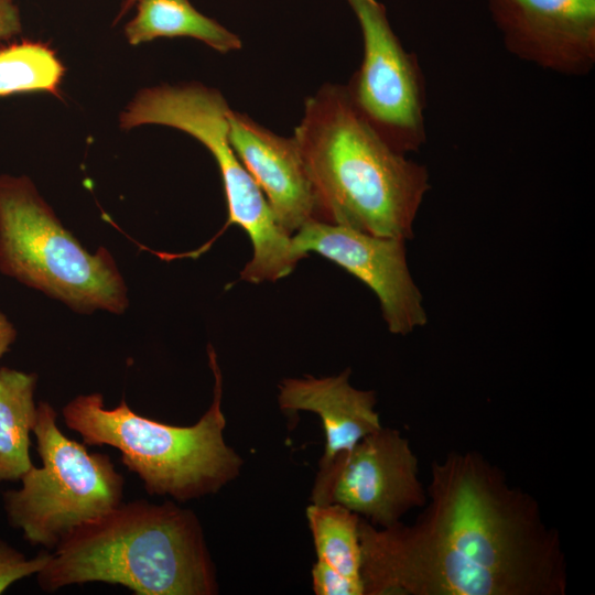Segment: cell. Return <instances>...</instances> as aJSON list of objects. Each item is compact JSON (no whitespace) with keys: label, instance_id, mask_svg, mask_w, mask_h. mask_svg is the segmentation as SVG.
<instances>
[{"label":"cell","instance_id":"6da1fadb","mask_svg":"<svg viewBox=\"0 0 595 595\" xmlns=\"http://www.w3.org/2000/svg\"><path fill=\"white\" fill-rule=\"evenodd\" d=\"M412 524L360 517L364 595H565L558 530L537 499L477 451L431 464Z\"/></svg>","mask_w":595,"mask_h":595},{"label":"cell","instance_id":"7a4b0ae2","mask_svg":"<svg viewBox=\"0 0 595 595\" xmlns=\"http://www.w3.org/2000/svg\"><path fill=\"white\" fill-rule=\"evenodd\" d=\"M293 138L312 186L314 220L412 237L429 173L376 133L345 85L326 83L305 99Z\"/></svg>","mask_w":595,"mask_h":595},{"label":"cell","instance_id":"3957f363","mask_svg":"<svg viewBox=\"0 0 595 595\" xmlns=\"http://www.w3.org/2000/svg\"><path fill=\"white\" fill-rule=\"evenodd\" d=\"M46 593L101 582L137 595H214L215 567L201 522L172 501L121 502L68 532L36 574Z\"/></svg>","mask_w":595,"mask_h":595},{"label":"cell","instance_id":"277c9868","mask_svg":"<svg viewBox=\"0 0 595 595\" xmlns=\"http://www.w3.org/2000/svg\"><path fill=\"white\" fill-rule=\"evenodd\" d=\"M208 361L215 381L213 401L193 425L149 419L123 399L108 409L97 392L68 401L62 409L64 423L86 445L118 450L122 464L138 475L149 495L184 502L216 494L238 476L244 461L224 440L223 377L212 346Z\"/></svg>","mask_w":595,"mask_h":595},{"label":"cell","instance_id":"5b68a950","mask_svg":"<svg viewBox=\"0 0 595 595\" xmlns=\"http://www.w3.org/2000/svg\"><path fill=\"white\" fill-rule=\"evenodd\" d=\"M230 107L223 94L199 83L148 87L120 113V128L162 125L198 140L215 159L224 186L227 221L249 237L252 257L240 272L250 283L288 277L304 257L275 220L266 197L248 173L228 139ZM223 229V230H224Z\"/></svg>","mask_w":595,"mask_h":595},{"label":"cell","instance_id":"8992f818","mask_svg":"<svg viewBox=\"0 0 595 595\" xmlns=\"http://www.w3.org/2000/svg\"><path fill=\"white\" fill-rule=\"evenodd\" d=\"M0 272L79 313L129 305L112 255L85 249L24 175H0Z\"/></svg>","mask_w":595,"mask_h":595},{"label":"cell","instance_id":"52a82bcc","mask_svg":"<svg viewBox=\"0 0 595 595\" xmlns=\"http://www.w3.org/2000/svg\"><path fill=\"white\" fill-rule=\"evenodd\" d=\"M32 433L42 466H32L19 489L3 493V508L29 543L53 550L73 529L121 504L125 479L109 455L89 453L61 431L48 402L37 403Z\"/></svg>","mask_w":595,"mask_h":595},{"label":"cell","instance_id":"ba28073f","mask_svg":"<svg viewBox=\"0 0 595 595\" xmlns=\"http://www.w3.org/2000/svg\"><path fill=\"white\" fill-rule=\"evenodd\" d=\"M363 36V60L346 89L356 110L392 149L407 154L426 141V86L416 55L394 33L378 0H346Z\"/></svg>","mask_w":595,"mask_h":595},{"label":"cell","instance_id":"9c48e42d","mask_svg":"<svg viewBox=\"0 0 595 595\" xmlns=\"http://www.w3.org/2000/svg\"><path fill=\"white\" fill-rule=\"evenodd\" d=\"M419 461L408 439L383 428L318 470L313 504H337L379 528L391 527L426 502Z\"/></svg>","mask_w":595,"mask_h":595},{"label":"cell","instance_id":"30bf717a","mask_svg":"<svg viewBox=\"0 0 595 595\" xmlns=\"http://www.w3.org/2000/svg\"><path fill=\"white\" fill-rule=\"evenodd\" d=\"M292 240L304 258L315 252L371 289L392 334L407 335L426 323L422 295L408 268L404 239L311 220Z\"/></svg>","mask_w":595,"mask_h":595},{"label":"cell","instance_id":"8fae6325","mask_svg":"<svg viewBox=\"0 0 595 595\" xmlns=\"http://www.w3.org/2000/svg\"><path fill=\"white\" fill-rule=\"evenodd\" d=\"M505 47L544 69L584 76L595 65V0H487Z\"/></svg>","mask_w":595,"mask_h":595},{"label":"cell","instance_id":"7c38bea8","mask_svg":"<svg viewBox=\"0 0 595 595\" xmlns=\"http://www.w3.org/2000/svg\"><path fill=\"white\" fill-rule=\"evenodd\" d=\"M228 139L277 220L291 236L314 220L315 202L296 142L230 108Z\"/></svg>","mask_w":595,"mask_h":595},{"label":"cell","instance_id":"4fadbf2b","mask_svg":"<svg viewBox=\"0 0 595 595\" xmlns=\"http://www.w3.org/2000/svg\"><path fill=\"white\" fill-rule=\"evenodd\" d=\"M349 375L346 369L331 377L286 378L279 386V407L288 416L310 411L322 420L326 444L318 470L382 426L375 392L354 388Z\"/></svg>","mask_w":595,"mask_h":595},{"label":"cell","instance_id":"5bb4252c","mask_svg":"<svg viewBox=\"0 0 595 595\" xmlns=\"http://www.w3.org/2000/svg\"><path fill=\"white\" fill-rule=\"evenodd\" d=\"M137 14L126 24L132 45L158 37L186 36L226 54L242 46L241 39L216 20L199 12L190 0H139Z\"/></svg>","mask_w":595,"mask_h":595},{"label":"cell","instance_id":"9a60e30c","mask_svg":"<svg viewBox=\"0 0 595 595\" xmlns=\"http://www.w3.org/2000/svg\"><path fill=\"white\" fill-rule=\"evenodd\" d=\"M37 376L0 368V482L20 480L34 466L30 435L36 421Z\"/></svg>","mask_w":595,"mask_h":595},{"label":"cell","instance_id":"2e32d148","mask_svg":"<svg viewBox=\"0 0 595 595\" xmlns=\"http://www.w3.org/2000/svg\"><path fill=\"white\" fill-rule=\"evenodd\" d=\"M316 563L360 587L361 551L359 541L360 517L337 504H312L306 508Z\"/></svg>","mask_w":595,"mask_h":595},{"label":"cell","instance_id":"e0dca14e","mask_svg":"<svg viewBox=\"0 0 595 595\" xmlns=\"http://www.w3.org/2000/svg\"><path fill=\"white\" fill-rule=\"evenodd\" d=\"M64 66L41 42H22L0 48V96L17 93L58 94Z\"/></svg>","mask_w":595,"mask_h":595},{"label":"cell","instance_id":"ac0fdd59","mask_svg":"<svg viewBox=\"0 0 595 595\" xmlns=\"http://www.w3.org/2000/svg\"><path fill=\"white\" fill-rule=\"evenodd\" d=\"M50 552L41 551L36 556L28 559L22 552L0 539V594L15 582L36 575L46 564Z\"/></svg>","mask_w":595,"mask_h":595},{"label":"cell","instance_id":"d6986e66","mask_svg":"<svg viewBox=\"0 0 595 595\" xmlns=\"http://www.w3.org/2000/svg\"><path fill=\"white\" fill-rule=\"evenodd\" d=\"M22 30L18 7L12 0H0V39H9Z\"/></svg>","mask_w":595,"mask_h":595},{"label":"cell","instance_id":"ffe728a7","mask_svg":"<svg viewBox=\"0 0 595 595\" xmlns=\"http://www.w3.org/2000/svg\"><path fill=\"white\" fill-rule=\"evenodd\" d=\"M17 338V329L6 314L0 312V358L9 351Z\"/></svg>","mask_w":595,"mask_h":595},{"label":"cell","instance_id":"44dd1931","mask_svg":"<svg viewBox=\"0 0 595 595\" xmlns=\"http://www.w3.org/2000/svg\"><path fill=\"white\" fill-rule=\"evenodd\" d=\"M139 0H126L125 2V9L130 8L134 2H138Z\"/></svg>","mask_w":595,"mask_h":595}]
</instances>
